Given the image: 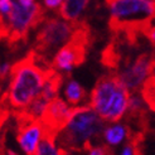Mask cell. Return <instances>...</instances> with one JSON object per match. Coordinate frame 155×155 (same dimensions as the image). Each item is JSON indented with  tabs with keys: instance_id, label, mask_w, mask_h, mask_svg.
I'll return each mask as SVG.
<instances>
[{
	"instance_id": "cell-1",
	"label": "cell",
	"mask_w": 155,
	"mask_h": 155,
	"mask_svg": "<svg viewBox=\"0 0 155 155\" xmlns=\"http://www.w3.org/2000/svg\"><path fill=\"white\" fill-rule=\"evenodd\" d=\"M54 71L53 68H43L32 51L28 56L12 66V81L8 90L9 104L18 110H24L39 96L45 81Z\"/></svg>"
},
{
	"instance_id": "cell-2",
	"label": "cell",
	"mask_w": 155,
	"mask_h": 155,
	"mask_svg": "<svg viewBox=\"0 0 155 155\" xmlns=\"http://www.w3.org/2000/svg\"><path fill=\"white\" fill-rule=\"evenodd\" d=\"M105 120L90 105L73 107L67 125L57 135V144L66 150H88L104 135Z\"/></svg>"
},
{
	"instance_id": "cell-3",
	"label": "cell",
	"mask_w": 155,
	"mask_h": 155,
	"mask_svg": "<svg viewBox=\"0 0 155 155\" xmlns=\"http://www.w3.org/2000/svg\"><path fill=\"white\" fill-rule=\"evenodd\" d=\"M130 91L117 73H107L97 80L90 95V106L107 122H117L126 115Z\"/></svg>"
},
{
	"instance_id": "cell-4",
	"label": "cell",
	"mask_w": 155,
	"mask_h": 155,
	"mask_svg": "<svg viewBox=\"0 0 155 155\" xmlns=\"http://www.w3.org/2000/svg\"><path fill=\"white\" fill-rule=\"evenodd\" d=\"M112 32H144L155 18V0H106Z\"/></svg>"
},
{
	"instance_id": "cell-5",
	"label": "cell",
	"mask_w": 155,
	"mask_h": 155,
	"mask_svg": "<svg viewBox=\"0 0 155 155\" xmlns=\"http://www.w3.org/2000/svg\"><path fill=\"white\" fill-rule=\"evenodd\" d=\"M77 23L51 18L43 20L42 28L35 37L33 52L41 63L51 64L56 53L72 39Z\"/></svg>"
},
{
	"instance_id": "cell-6",
	"label": "cell",
	"mask_w": 155,
	"mask_h": 155,
	"mask_svg": "<svg viewBox=\"0 0 155 155\" xmlns=\"http://www.w3.org/2000/svg\"><path fill=\"white\" fill-rule=\"evenodd\" d=\"M90 44V30L83 23L77 21L76 32L64 47H62L53 57L51 68L57 72H71L80 66L86 58L87 48Z\"/></svg>"
},
{
	"instance_id": "cell-7",
	"label": "cell",
	"mask_w": 155,
	"mask_h": 155,
	"mask_svg": "<svg viewBox=\"0 0 155 155\" xmlns=\"http://www.w3.org/2000/svg\"><path fill=\"white\" fill-rule=\"evenodd\" d=\"M43 20L44 13L38 3L32 6H24L17 0H13V10L9 18V42L17 43L24 41L29 30Z\"/></svg>"
},
{
	"instance_id": "cell-8",
	"label": "cell",
	"mask_w": 155,
	"mask_h": 155,
	"mask_svg": "<svg viewBox=\"0 0 155 155\" xmlns=\"http://www.w3.org/2000/svg\"><path fill=\"white\" fill-rule=\"evenodd\" d=\"M153 58L154 54L143 53L137 56L131 63L126 64L121 72L117 73L129 91L140 92L141 87L150 76Z\"/></svg>"
},
{
	"instance_id": "cell-9",
	"label": "cell",
	"mask_w": 155,
	"mask_h": 155,
	"mask_svg": "<svg viewBox=\"0 0 155 155\" xmlns=\"http://www.w3.org/2000/svg\"><path fill=\"white\" fill-rule=\"evenodd\" d=\"M44 135V126L41 120L29 119L20 112L18 127V143L25 155H35L38 144Z\"/></svg>"
},
{
	"instance_id": "cell-10",
	"label": "cell",
	"mask_w": 155,
	"mask_h": 155,
	"mask_svg": "<svg viewBox=\"0 0 155 155\" xmlns=\"http://www.w3.org/2000/svg\"><path fill=\"white\" fill-rule=\"evenodd\" d=\"M72 111L73 107H71L62 98L56 97L49 101L39 120L42 121L45 131L58 135L59 131L67 125Z\"/></svg>"
},
{
	"instance_id": "cell-11",
	"label": "cell",
	"mask_w": 155,
	"mask_h": 155,
	"mask_svg": "<svg viewBox=\"0 0 155 155\" xmlns=\"http://www.w3.org/2000/svg\"><path fill=\"white\" fill-rule=\"evenodd\" d=\"M90 2L91 0H63L58 9V13L62 19L71 23H77Z\"/></svg>"
},
{
	"instance_id": "cell-12",
	"label": "cell",
	"mask_w": 155,
	"mask_h": 155,
	"mask_svg": "<svg viewBox=\"0 0 155 155\" xmlns=\"http://www.w3.org/2000/svg\"><path fill=\"white\" fill-rule=\"evenodd\" d=\"M35 155H68V150L57 144V135L44 130V135L38 144Z\"/></svg>"
},
{
	"instance_id": "cell-13",
	"label": "cell",
	"mask_w": 155,
	"mask_h": 155,
	"mask_svg": "<svg viewBox=\"0 0 155 155\" xmlns=\"http://www.w3.org/2000/svg\"><path fill=\"white\" fill-rule=\"evenodd\" d=\"M87 97V94L84 88L81 84L74 81V80H69L66 86H64V98L66 102L71 106H78L82 104Z\"/></svg>"
},
{
	"instance_id": "cell-14",
	"label": "cell",
	"mask_w": 155,
	"mask_h": 155,
	"mask_svg": "<svg viewBox=\"0 0 155 155\" xmlns=\"http://www.w3.org/2000/svg\"><path fill=\"white\" fill-rule=\"evenodd\" d=\"M104 139L110 146H115L121 144L129 136V127L127 125L121 124H114L111 126H107L104 131Z\"/></svg>"
},
{
	"instance_id": "cell-15",
	"label": "cell",
	"mask_w": 155,
	"mask_h": 155,
	"mask_svg": "<svg viewBox=\"0 0 155 155\" xmlns=\"http://www.w3.org/2000/svg\"><path fill=\"white\" fill-rule=\"evenodd\" d=\"M140 94H141V97L144 98L145 104L149 106L150 110L155 111V86L145 82L144 86L140 90Z\"/></svg>"
},
{
	"instance_id": "cell-16",
	"label": "cell",
	"mask_w": 155,
	"mask_h": 155,
	"mask_svg": "<svg viewBox=\"0 0 155 155\" xmlns=\"http://www.w3.org/2000/svg\"><path fill=\"white\" fill-rule=\"evenodd\" d=\"M87 155H115L108 145H94L87 150Z\"/></svg>"
},
{
	"instance_id": "cell-17",
	"label": "cell",
	"mask_w": 155,
	"mask_h": 155,
	"mask_svg": "<svg viewBox=\"0 0 155 155\" xmlns=\"http://www.w3.org/2000/svg\"><path fill=\"white\" fill-rule=\"evenodd\" d=\"M144 34H145V37L149 39V42H151V44H154L155 45V27H153V25H149L148 28H146L144 32H143Z\"/></svg>"
},
{
	"instance_id": "cell-18",
	"label": "cell",
	"mask_w": 155,
	"mask_h": 155,
	"mask_svg": "<svg viewBox=\"0 0 155 155\" xmlns=\"http://www.w3.org/2000/svg\"><path fill=\"white\" fill-rule=\"evenodd\" d=\"M148 83L153 84V86H155V56L153 58V63H151V69H150V76H149V78L148 81H146Z\"/></svg>"
},
{
	"instance_id": "cell-19",
	"label": "cell",
	"mask_w": 155,
	"mask_h": 155,
	"mask_svg": "<svg viewBox=\"0 0 155 155\" xmlns=\"http://www.w3.org/2000/svg\"><path fill=\"white\" fill-rule=\"evenodd\" d=\"M154 56H155V54H154Z\"/></svg>"
}]
</instances>
